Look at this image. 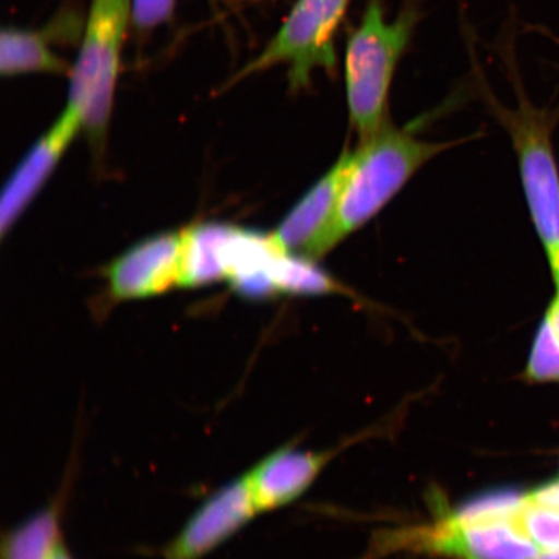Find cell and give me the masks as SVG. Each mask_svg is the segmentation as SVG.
Returning a JSON list of instances; mask_svg holds the SVG:
<instances>
[{
    "mask_svg": "<svg viewBox=\"0 0 559 559\" xmlns=\"http://www.w3.org/2000/svg\"><path fill=\"white\" fill-rule=\"evenodd\" d=\"M447 148L449 144L423 142L411 132L390 124L361 142L354 151L337 212L314 247L310 261L321 260L366 226L426 163Z\"/></svg>",
    "mask_w": 559,
    "mask_h": 559,
    "instance_id": "1",
    "label": "cell"
},
{
    "mask_svg": "<svg viewBox=\"0 0 559 559\" xmlns=\"http://www.w3.org/2000/svg\"><path fill=\"white\" fill-rule=\"evenodd\" d=\"M229 225L204 223L185 230L180 288H198L223 282L222 248Z\"/></svg>",
    "mask_w": 559,
    "mask_h": 559,
    "instance_id": "13",
    "label": "cell"
},
{
    "mask_svg": "<svg viewBox=\"0 0 559 559\" xmlns=\"http://www.w3.org/2000/svg\"><path fill=\"white\" fill-rule=\"evenodd\" d=\"M530 492L540 504L559 510V479L548 481Z\"/></svg>",
    "mask_w": 559,
    "mask_h": 559,
    "instance_id": "18",
    "label": "cell"
},
{
    "mask_svg": "<svg viewBox=\"0 0 559 559\" xmlns=\"http://www.w3.org/2000/svg\"><path fill=\"white\" fill-rule=\"evenodd\" d=\"M417 21L415 7L389 20L381 0H369L359 26L349 35L345 55L347 105L361 142L388 126L391 83Z\"/></svg>",
    "mask_w": 559,
    "mask_h": 559,
    "instance_id": "2",
    "label": "cell"
},
{
    "mask_svg": "<svg viewBox=\"0 0 559 559\" xmlns=\"http://www.w3.org/2000/svg\"><path fill=\"white\" fill-rule=\"evenodd\" d=\"M82 130L81 121L66 109L50 129L21 158L0 194V236L2 239L31 206L52 177L70 144Z\"/></svg>",
    "mask_w": 559,
    "mask_h": 559,
    "instance_id": "8",
    "label": "cell"
},
{
    "mask_svg": "<svg viewBox=\"0 0 559 559\" xmlns=\"http://www.w3.org/2000/svg\"><path fill=\"white\" fill-rule=\"evenodd\" d=\"M540 326L547 331L551 340L556 342L559 347V290L551 299L547 312H545Z\"/></svg>",
    "mask_w": 559,
    "mask_h": 559,
    "instance_id": "17",
    "label": "cell"
},
{
    "mask_svg": "<svg viewBox=\"0 0 559 559\" xmlns=\"http://www.w3.org/2000/svg\"><path fill=\"white\" fill-rule=\"evenodd\" d=\"M226 2H229V0H226Z\"/></svg>",
    "mask_w": 559,
    "mask_h": 559,
    "instance_id": "21",
    "label": "cell"
},
{
    "mask_svg": "<svg viewBox=\"0 0 559 559\" xmlns=\"http://www.w3.org/2000/svg\"><path fill=\"white\" fill-rule=\"evenodd\" d=\"M539 559H559V551L557 554H545Z\"/></svg>",
    "mask_w": 559,
    "mask_h": 559,
    "instance_id": "20",
    "label": "cell"
},
{
    "mask_svg": "<svg viewBox=\"0 0 559 559\" xmlns=\"http://www.w3.org/2000/svg\"><path fill=\"white\" fill-rule=\"evenodd\" d=\"M330 459L331 453L300 451L286 445L250 467L242 475L258 514L284 508L299 499Z\"/></svg>",
    "mask_w": 559,
    "mask_h": 559,
    "instance_id": "10",
    "label": "cell"
},
{
    "mask_svg": "<svg viewBox=\"0 0 559 559\" xmlns=\"http://www.w3.org/2000/svg\"><path fill=\"white\" fill-rule=\"evenodd\" d=\"M524 376L531 382H559V347L542 326L531 347Z\"/></svg>",
    "mask_w": 559,
    "mask_h": 559,
    "instance_id": "15",
    "label": "cell"
},
{
    "mask_svg": "<svg viewBox=\"0 0 559 559\" xmlns=\"http://www.w3.org/2000/svg\"><path fill=\"white\" fill-rule=\"evenodd\" d=\"M348 4L349 0H297L267 47L233 82L285 64L289 67L290 88L299 91L310 86L313 70L333 72L337 64L335 34Z\"/></svg>",
    "mask_w": 559,
    "mask_h": 559,
    "instance_id": "5",
    "label": "cell"
},
{
    "mask_svg": "<svg viewBox=\"0 0 559 559\" xmlns=\"http://www.w3.org/2000/svg\"><path fill=\"white\" fill-rule=\"evenodd\" d=\"M72 72L64 59L56 55L45 35L9 27L0 38V73L7 76L27 73L68 74Z\"/></svg>",
    "mask_w": 559,
    "mask_h": 559,
    "instance_id": "12",
    "label": "cell"
},
{
    "mask_svg": "<svg viewBox=\"0 0 559 559\" xmlns=\"http://www.w3.org/2000/svg\"><path fill=\"white\" fill-rule=\"evenodd\" d=\"M50 559H74L64 543V539L60 540L53 550Z\"/></svg>",
    "mask_w": 559,
    "mask_h": 559,
    "instance_id": "19",
    "label": "cell"
},
{
    "mask_svg": "<svg viewBox=\"0 0 559 559\" xmlns=\"http://www.w3.org/2000/svg\"><path fill=\"white\" fill-rule=\"evenodd\" d=\"M175 0H132L131 15L139 29H152L173 15Z\"/></svg>",
    "mask_w": 559,
    "mask_h": 559,
    "instance_id": "16",
    "label": "cell"
},
{
    "mask_svg": "<svg viewBox=\"0 0 559 559\" xmlns=\"http://www.w3.org/2000/svg\"><path fill=\"white\" fill-rule=\"evenodd\" d=\"M243 475L216 489L194 510L177 536L163 549V559H202L227 543L255 519Z\"/></svg>",
    "mask_w": 559,
    "mask_h": 559,
    "instance_id": "7",
    "label": "cell"
},
{
    "mask_svg": "<svg viewBox=\"0 0 559 559\" xmlns=\"http://www.w3.org/2000/svg\"><path fill=\"white\" fill-rule=\"evenodd\" d=\"M130 0H93L79 59L70 72L68 110L99 157L114 110Z\"/></svg>",
    "mask_w": 559,
    "mask_h": 559,
    "instance_id": "3",
    "label": "cell"
},
{
    "mask_svg": "<svg viewBox=\"0 0 559 559\" xmlns=\"http://www.w3.org/2000/svg\"><path fill=\"white\" fill-rule=\"evenodd\" d=\"M67 484L50 504L7 531L0 544V559H50L62 537L61 516L68 496Z\"/></svg>",
    "mask_w": 559,
    "mask_h": 559,
    "instance_id": "11",
    "label": "cell"
},
{
    "mask_svg": "<svg viewBox=\"0 0 559 559\" xmlns=\"http://www.w3.org/2000/svg\"><path fill=\"white\" fill-rule=\"evenodd\" d=\"M512 519L542 555L559 551V510L540 504L531 492L516 491Z\"/></svg>",
    "mask_w": 559,
    "mask_h": 559,
    "instance_id": "14",
    "label": "cell"
},
{
    "mask_svg": "<svg viewBox=\"0 0 559 559\" xmlns=\"http://www.w3.org/2000/svg\"><path fill=\"white\" fill-rule=\"evenodd\" d=\"M512 139L524 194L559 290V170L551 144L550 115L521 99L519 108L492 104Z\"/></svg>",
    "mask_w": 559,
    "mask_h": 559,
    "instance_id": "4",
    "label": "cell"
},
{
    "mask_svg": "<svg viewBox=\"0 0 559 559\" xmlns=\"http://www.w3.org/2000/svg\"><path fill=\"white\" fill-rule=\"evenodd\" d=\"M185 230L158 234L123 251L105 270L108 290L118 302L163 295L180 286Z\"/></svg>",
    "mask_w": 559,
    "mask_h": 559,
    "instance_id": "6",
    "label": "cell"
},
{
    "mask_svg": "<svg viewBox=\"0 0 559 559\" xmlns=\"http://www.w3.org/2000/svg\"><path fill=\"white\" fill-rule=\"evenodd\" d=\"M354 152H344L331 170L321 177L274 230L290 254L310 260V255L330 228L353 165Z\"/></svg>",
    "mask_w": 559,
    "mask_h": 559,
    "instance_id": "9",
    "label": "cell"
}]
</instances>
